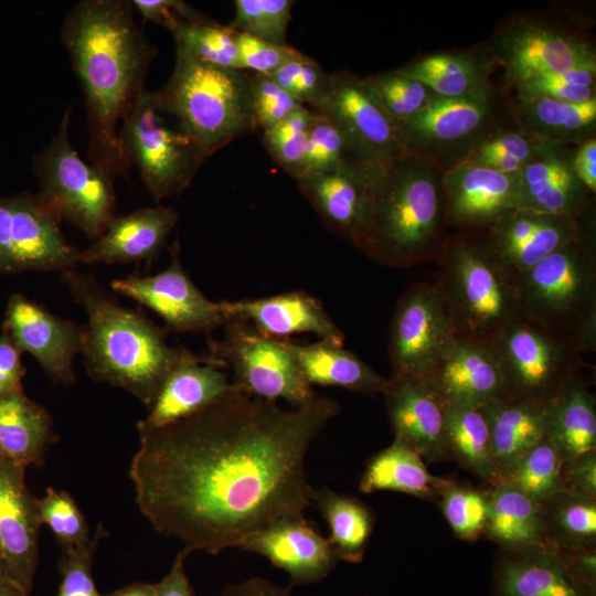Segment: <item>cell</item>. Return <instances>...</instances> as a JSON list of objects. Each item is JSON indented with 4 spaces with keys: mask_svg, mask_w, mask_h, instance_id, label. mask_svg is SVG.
<instances>
[{
    "mask_svg": "<svg viewBox=\"0 0 596 596\" xmlns=\"http://www.w3.org/2000/svg\"><path fill=\"white\" fill-rule=\"evenodd\" d=\"M61 222L38 193L0 196V275L74 269L79 249Z\"/></svg>",
    "mask_w": 596,
    "mask_h": 596,
    "instance_id": "14",
    "label": "cell"
},
{
    "mask_svg": "<svg viewBox=\"0 0 596 596\" xmlns=\"http://www.w3.org/2000/svg\"><path fill=\"white\" fill-rule=\"evenodd\" d=\"M175 43L194 58L221 68L242 70L237 32L207 18L184 23L170 31ZM243 71V70H242Z\"/></svg>",
    "mask_w": 596,
    "mask_h": 596,
    "instance_id": "41",
    "label": "cell"
},
{
    "mask_svg": "<svg viewBox=\"0 0 596 596\" xmlns=\"http://www.w3.org/2000/svg\"><path fill=\"white\" fill-rule=\"evenodd\" d=\"M249 85L256 124L263 131L305 107L270 76L253 73L249 75Z\"/></svg>",
    "mask_w": 596,
    "mask_h": 596,
    "instance_id": "53",
    "label": "cell"
},
{
    "mask_svg": "<svg viewBox=\"0 0 596 596\" xmlns=\"http://www.w3.org/2000/svg\"><path fill=\"white\" fill-rule=\"evenodd\" d=\"M427 380L447 405L482 408L505 397L490 342L455 338Z\"/></svg>",
    "mask_w": 596,
    "mask_h": 596,
    "instance_id": "25",
    "label": "cell"
},
{
    "mask_svg": "<svg viewBox=\"0 0 596 596\" xmlns=\"http://www.w3.org/2000/svg\"><path fill=\"white\" fill-rule=\"evenodd\" d=\"M568 572L587 590L596 594V552L590 546L553 545Z\"/></svg>",
    "mask_w": 596,
    "mask_h": 596,
    "instance_id": "58",
    "label": "cell"
},
{
    "mask_svg": "<svg viewBox=\"0 0 596 596\" xmlns=\"http://www.w3.org/2000/svg\"><path fill=\"white\" fill-rule=\"evenodd\" d=\"M519 178L520 209L575 217L594 214L592 193L576 177L568 146L543 143Z\"/></svg>",
    "mask_w": 596,
    "mask_h": 596,
    "instance_id": "24",
    "label": "cell"
},
{
    "mask_svg": "<svg viewBox=\"0 0 596 596\" xmlns=\"http://www.w3.org/2000/svg\"><path fill=\"white\" fill-rule=\"evenodd\" d=\"M542 146V142L534 141L513 128H503L478 145L459 164L517 174L539 153Z\"/></svg>",
    "mask_w": 596,
    "mask_h": 596,
    "instance_id": "42",
    "label": "cell"
},
{
    "mask_svg": "<svg viewBox=\"0 0 596 596\" xmlns=\"http://www.w3.org/2000/svg\"><path fill=\"white\" fill-rule=\"evenodd\" d=\"M493 63L478 47L417 56L396 71L428 87L434 94L468 97L492 91Z\"/></svg>",
    "mask_w": 596,
    "mask_h": 596,
    "instance_id": "30",
    "label": "cell"
},
{
    "mask_svg": "<svg viewBox=\"0 0 596 596\" xmlns=\"http://www.w3.org/2000/svg\"><path fill=\"white\" fill-rule=\"evenodd\" d=\"M485 532L514 552L552 545L547 542L543 502L505 482H497L489 496Z\"/></svg>",
    "mask_w": 596,
    "mask_h": 596,
    "instance_id": "35",
    "label": "cell"
},
{
    "mask_svg": "<svg viewBox=\"0 0 596 596\" xmlns=\"http://www.w3.org/2000/svg\"><path fill=\"white\" fill-rule=\"evenodd\" d=\"M507 109L513 129L538 142L577 146L596 137V98L585 103L515 99Z\"/></svg>",
    "mask_w": 596,
    "mask_h": 596,
    "instance_id": "29",
    "label": "cell"
},
{
    "mask_svg": "<svg viewBox=\"0 0 596 596\" xmlns=\"http://www.w3.org/2000/svg\"><path fill=\"white\" fill-rule=\"evenodd\" d=\"M220 596H292L290 587H283L262 577H251L227 585Z\"/></svg>",
    "mask_w": 596,
    "mask_h": 596,
    "instance_id": "61",
    "label": "cell"
},
{
    "mask_svg": "<svg viewBox=\"0 0 596 596\" xmlns=\"http://www.w3.org/2000/svg\"><path fill=\"white\" fill-rule=\"evenodd\" d=\"M61 39L85 96L91 163L111 178L125 174L130 164L118 124L143 93L158 49L138 28L126 0L76 2Z\"/></svg>",
    "mask_w": 596,
    "mask_h": 596,
    "instance_id": "2",
    "label": "cell"
},
{
    "mask_svg": "<svg viewBox=\"0 0 596 596\" xmlns=\"http://www.w3.org/2000/svg\"><path fill=\"white\" fill-rule=\"evenodd\" d=\"M563 457L545 436L525 453L497 482L509 483L543 502L561 492Z\"/></svg>",
    "mask_w": 596,
    "mask_h": 596,
    "instance_id": "40",
    "label": "cell"
},
{
    "mask_svg": "<svg viewBox=\"0 0 596 596\" xmlns=\"http://www.w3.org/2000/svg\"><path fill=\"white\" fill-rule=\"evenodd\" d=\"M118 136L127 161L138 169L156 202L183 192L206 158L179 125L166 123L151 91L138 97Z\"/></svg>",
    "mask_w": 596,
    "mask_h": 596,
    "instance_id": "11",
    "label": "cell"
},
{
    "mask_svg": "<svg viewBox=\"0 0 596 596\" xmlns=\"http://www.w3.org/2000/svg\"><path fill=\"white\" fill-rule=\"evenodd\" d=\"M179 214L168 206L143 207L114 216L104 233L85 249L78 263L129 264L151 260L177 225Z\"/></svg>",
    "mask_w": 596,
    "mask_h": 596,
    "instance_id": "27",
    "label": "cell"
},
{
    "mask_svg": "<svg viewBox=\"0 0 596 596\" xmlns=\"http://www.w3.org/2000/svg\"><path fill=\"white\" fill-rule=\"evenodd\" d=\"M221 366L203 361L174 369L161 385L148 415L137 423L139 435L190 417L234 390Z\"/></svg>",
    "mask_w": 596,
    "mask_h": 596,
    "instance_id": "28",
    "label": "cell"
},
{
    "mask_svg": "<svg viewBox=\"0 0 596 596\" xmlns=\"http://www.w3.org/2000/svg\"><path fill=\"white\" fill-rule=\"evenodd\" d=\"M517 100L585 103L596 98V68H572L529 78L514 87Z\"/></svg>",
    "mask_w": 596,
    "mask_h": 596,
    "instance_id": "46",
    "label": "cell"
},
{
    "mask_svg": "<svg viewBox=\"0 0 596 596\" xmlns=\"http://www.w3.org/2000/svg\"><path fill=\"white\" fill-rule=\"evenodd\" d=\"M153 92L160 109L177 119L206 158L258 128L249 75L205 64L180 47L169 79Z\"/></svg>",
    "mask_w": 596,
    "mask_h": 596,
    "instance_id": "7",
    "label": "cell"
},
{
    "mask_svg": "<svg viewBox=\"0 0 596 596\" xmlns=\"http://www.w3.org/2000/svg\"><path fill=\"white\" fill-rule=\"evenodd\" d=\"M104 528L99 524L93 536L83 545L64 550L58 562L62 576L56 596H104L96 588L92 567Z\"/></svg>",
    "mask_w": 596,
    "mask_h": 596,
    "instance_id": "52",
    "label": "cell"
},
{
    "mask_svg": "<svg viewBox=\"0 0 596 596\" xmlns=\"http://www.w3.org/2000/svg\"><path fill=\"white\" fill-rule=\"evenodd\" d=\"M29 592L0 574V596H29Z\"/></svg>",
    "mask_w": 596,
    "mask_h": 596,
    "instance_id": "63",
    "label": "cell"
},
{
    "mask_svg": "<svg viewBox=\"0 0 596 596\" xmlns=\"http://www.w3.org/2000/svg\"><path fill=\"white\" fill-rule=\"evenodd\" d=\"M104 596H159L157 583L135 582Z\"/></svg>",
    "mask_w": 596,
    "mask_h": 596,
    "instance_id": "62",
    "label": "cell"
},
{
    "mask_svg": "<svg viewBox=\"0 0 596 596\" xmlns=\"http://www.w3.org/2000/svg\"><path fill=\"white\" fill-rule=\"evenodd\" d=\"M509 87L543 74L572 68H596L590 38L576 28L539 13H519L502 21L478 47Z\"/></svg>",
    "mask_w": 596,
    "mask_h": 596,
    "instance_id": "8",
    "label": "cell"
},
{
    "mask_svg": "<svg viewBox=\"0 0 596 596\" xmlns=\"http://www.w3.org/2000/svg\"><path fill=\"white\" fill-rule=\"evenodd\" d=\"M26 468L0 455V574L29 593L39 564L42 525Z\"/></svg>",
    "mask_w": 596,
    "mask_h": 596,
    "instance_id": "19",
    "label": "cell"
},
{
    "mask_svg": "<svg viewBox=\"0 0 596 596\" xmlns=\"http://www.w3.org/2000/svg\"><path fill=\"white\" fill-rule=\"evenodd\" d=\"M340 411L327 396L285 408L235 387L190 417L139 435L129 468L137 505L190 553L240 547L275 522L305 515L315 491L307 453Z\"/></svg>",
    "mask_w": 596,
    "mask_h": 596,
    "instance_id": "1",
    "label": "cell"
},
{
    "mask_svg": "<svg viewBox=\"0 0 596 596\" xmlns=\"http://www.w3.org/2000/svg\"><path fill=\"white\" fill-rule=\"evenodd\" d=\"M270 77L301 104L310 105L312 110L328 95L332 84V74L306 54L286 63Z\"/></svg>",
    "mask_w": 596,
    "mask_h": 596,
    "instance_id": "51",
    "label": "cell"
},
{
    "mask_svg": "<svg viewBox=\"0 0 596 596\" xmlns=\"http://www.w3.org/2000/svg\"><path fill=\"white\" fill-rule=\"evenodd\" d=\"M315 111L339 129L351 152L366 164L384 167L405 155L394 123L363 77L345 71L333 73L331 88Z\"/></svg>",
    "mask_w": 596,
    "mask_h": 596,
    "instance_id": "16",
    "label": "cell"
},
{
    "mask_svg": "<svg viewBox=\"0 0 596 596\" xmlns=\"http://www.w3.org/2000/svg\"><path fill=\"white\" fill-rule=\"evenodd\" d=\"M236 43L242 70L266 76H272L286 63L304 54L288 44H275L240 32Z\"/></svg>",
    "mask_w": 596,
    "mask_h": 596,
    "instance_id": "54",
    "label": "cell"
},
{
    "mask_svg": "<svg viewBox=\"0 0 596 596\" xmlns=\"http://www.w3.org/2000/svg\"><path fill=\"white\" fill-rule=\"evenodd\" d=\"M365 85L392 121H404L416 115L434 93L396 70L363 77Z\"/></svg>",
    "mask_w": 596,
    "mask_h": 596,
    "instance_id": "44",
    "label": "cell"
},
{
    "mask_svg": "<svg viewBox=\"0 0 596 596\" xmlns=\"http://www.w3.org/2000/svg\"><path fill=\"white\" fill-rule=\"evenodd\" d=\"M481 409L489 424L499 480L546 436L549 404L502 397Z\"/></svg>",
    "mask_w": 596,
    "mask_h": 596,
    "instance_id": "32",
    "label": "cell"
},
{
    "mask_svg": "<svg viewBox=\"0 0 596 596\" xmlns=\"http://www.w3.org/2000/svg\"><path fill=\"white\" fill-rule=\"evenodd\" d=\"M316 111L304 107L263 131V143L270 157L295 180L302 173L309 129Z\"/></svg>",
    "mask_w": 596,
    "mask_h": 596,
    "instance_id": "47",
    "label": "cell"
},
{
    "mask_svg": "<svg viewBox=\"0 0 596 596\" xmlns=\"http://www.w3.org/2000/svg\"><path fill=\"white\" fill-rule=\"evenodd\" d=\"M553 502L547 526L554 533L552 545L563 547L586 546L596 536L595 499L558 492L547 499Z\"/></svg>",
    "mask_w": 596,
    "mask_h": 596,
    "instance_id": "43",
    "label": "cell"
},
{
    "mask_svg": "<svg viewBox=\"0 0 596 596\" xmlns=\"http://www.w3.org/2000/svg\"><path fill=\"white\" fill-rule=\"evenodd\" d=\"M141 15L142 22H152L169 31L184 23L196 22L206 17L191 4L181 0H134L130 1Z\"/></svg>",
    "mask_w": 596,
    "mask_h": 596,
    "instance_id": "55",
    "label": "cell"
},
{
    "mask_svg": "<svg viewBox=\"0 0 596 596\" xmlns=\"http://www.w3.org/2000/svg\"><path fill=\"white\" fill-rule=\"evenodd\" d=\"M312 502L328 524L339 560L360 563L373 531L372 511L361 500L327 487L313 491Z\"/></svg>",
    "mask_w": 596,
    "mask_h": 596,
    "instance_id": "38",
    "label": "cell"
},
{
    "mask_svg": "<svg viewBox=\"0 0 596 596\" xmlns=\"http://www.w3.org/2000/svg\"><path fill=\"white\" fill-rule=\"evenodd\" d=\"M520 315L566 337L584 355L596 349L595 225L518 274Z\"/></svg>",
    "mask_w": 596,
    "mask_h": 596,
    "instance_id": "6",
    "label": "cell"
},
{
    "mask_svg": "<svg viewBox=\"0 0 596 596\" xmlns=\"http://www.w3.org/2000/svg\"><path fill=\"white\" fill-rule=\"evenodd\" d=\"M281 341L311 386H334L365 395L382 394L386 377L343 345L326 340L310 344H298L287 339Z\"/></svg>",
    "mask_w": 596,
    "mask_h": 596,
    "instance_id": "33",
    "label": "cell"
},
{
    "mask_svg": "<svg viewBox=\"0 0 596 596\" xmlns=\"http://www.w3.org/2000/svg\"><path fill=\"white\" fill-rule=\"evenodd\" d=\"M61 280L87 316L82 354L93 380L126 390L149 408L179 365L203 361L225 366L211 355L169 345L166 330L120 305L94 275L70 269L61 273Z\"/></svg>",
    "mask_w": 596,
    "mask_h": 596,
    "instance_id": "3",
    "label": "cell"
},
{
    "mask_svg": "<svg viewBox=\"0 0 596 596\" xmlns=\"http://www.w3.org/2000/svg\"><path fill=\"white\" fill-rule=\"evenodd\" d=\"M561 492L595 499L596 497V453H589L570 460H563L561 469Z\"/></svg>",
    "mask_w": 596,
    "mask_h": 596,
    "instance_id": "56",
    "label": "cell"
},
{
    "mask_svg": "<svg viewBox=\"0 0 596 596\" xmlns=\"http://www.w3.org/2000/svg\"><path fill=\"white\" fill-rule=\"evenodd\" d=\"M294 3L291 0H236L235 15L228 25L236 32L286 45Z\"/></svg>",
    "mask_w": 596,
    "mask_h": 596,
    "instance_id": "45",
    "label": "cell"
},
{
    "mask_svg": "<svg viewBox=\"0 0 596 596\" xmlns=\"http://www.w3.org/2000/svg\"><path fill=\"white\" fill-rule=\"evenodd\" d=\"M190 552L182 547L167 575L157 582L159 596H194L193 587L187 576L184 564Z\"/></svg>",
    "mask_w": 596,
    "mask_h": 596,
    "instance_id": "59",
    "label": "cell"
},
{
    "mask_svg": "<svg viewBox=\"0 0 596 596\" xmlns=\"http://www.w3.org/2000/svg\"><path fill=\"white\" fill-rule=\"evenodd\" d=\"M210 349L211 356L232 368L234 387L248 396L281 400L292 407L317 396L283 341L263 336L244 321L227 320L223 339L210 342Z\"/></svg>",
    "mask_w": 596,
    "mask_h": 596,
    "instance_id": "13",
    "label": "cell"
},
{
    "mask_svg": "<svg viewBox=\"0 0 596 596\" xmlns=\"http://www.w3.org/2000/svg\"><path fill=\"white\" fill-rule=\"evenodd\" d=\"M57 436L50 413L24 392L0 397V455L21 465L41 467Z\"/></svg>",
    "mask_w": 596,
    "mask_h": 596,
    "instance_id": "34",
    "label": "cell"
},
{
    "mask_svg": "<svg viewBox=\"0 0 596 596\" xmlns=\"http://www.w3.org/2000/svg\"><path fill=\"white\" fill-rule=\"evenodd\" d=\"M354 161L360 160L351 152L339 129L316 113L308 134L301 175L336 170Z\"/></svg>",
    "mask_w": 596,
    "mask_h": 596,
    "instance_id": "50",
    "label": "cell"
},
{
    "mask_svg": "<svg viewBox=\"0 0 596 596\" xmlns=\"http://www.w3.org/2000/svg\"><path fill=\"white\" fill-rule=\"evenodd\" d=\"M38 504L42 524L51 529L63 551L81 546L91 539L86 519L67 491L50 487L44 497L38 499Z\"/></svg>",
    "mask_w": 596,
    "mask_h": 596,
    "instance_id": "48",
    "label": "cell"
},
{
    "mask_svg": "<svg viewBox=\"0 0 596 596\" xmlns=\"http://www.w3.org/2000/svg\"><path fill=\"white\" fill-rule=\"evenodd\" d=\"M546 436L563 460L596 449V405L581 372L570 377L549 404Z\"/></svg>",
    "mask_w": 596,
    "mask_h": 596,
    "instance_id": "36",
    "label": "cell"
},
{
    "mask_svg": "<svg viewBox=\"0 0 596 596\" xmlns=\"http://www.w3.org/2000/svg\"><path fill=\"white\" fill-rule=\"evenodd\" d=\"M238 549L259 554L285 571L291 586L318 583L340 562L329 539L305 515L275 522L248 538Z\"/></svg>",
    "mask_w": 596,
    "mask_h": 596,
    "instance_id": "21",
    "label": "cell"
},
{
    "mask_svg": "<svg viewBox=\"0 0 596 596\" xmlns=\"http://www.w3.org/2000/svg\"><path fill=\"white\" fill-rule=\"evenodd\" d=\"M445 429L447 451L475 475L498 480L490 428L481 408L446 404Z\"/></svg>",
    "mask_w": 596,
    "mask_h": 596,
    "instance_id": "39",
    "label": "cell"
},
{
    "mask_svg": "<svg viewBox=\"0 0 596 596\" xmlns=\"http://www.w3.org/2000/svg\"><path fill=\"white\" fill-rule=\"evenodd\" d=\"M443 513L461 539L475 540L485 532L489 514V496L450 481L440 490Z\"/></svg>",
    "mask_w": 596,
    "mask_h": 596,
    "instance_id": "49",
    "label": "cell"
},
{
    "mask_svg": "<svg viewBox=\"0 0 596 596\" xmlns=\"http://www.w3.org/2000/svg\"><path fill=\"white\" fill-rule=\"evenodd\" d=\"M502 561L496 571V596H596L568 572L553 545Z\"/></svg>",
    "mask_w": 596,
    "mask_h": 596,
    "instance_id": "31",
    "label": "cell"
},
{
    "mask_svg": "<svg viewBox=\"0 0 596 596\" xmlns=\"http://www.w3.org/2000/svg\"><path fill=\"white\" fill-rule=\"evenodd\" d=\"M72 105L63 114L58 131L33 160L40 198L63 220L88 238L100 236L115 216L113 178L84 162L70 141Z\"/></svg>",
    "mask_w": 596,
    "mask_h": 596,
    "instance_id": "9",
    "label": "cell"
},
{
    "mask_svg": "<svg viewBox=\"0 0 596 596\" xmlns=\"http://www.w3.org/2000/svg\"><path fill=\"white\" fill-rule=\"evenodd\" d=\"M380 168L354 161L336 170L302 174L296 182L326 226L352 241Z\"/></svg>",
    "mask_w": 596,
    "mask_h": 596,
    "instance_id": "26",
    "label": "cell"
},
{
    "mask_svg": "<svg viewBox=\"0 0 596 596\" xmlns=\"http://www.w3.org/2000/svg\"><path fill=\"white\" fill-rule=\"evenodd\" d=\"M455 338L438 283L411 286L391 320L387 353L393 374L427 379Z\"/></svg>",
    "mask_w": 596,
    "mask_h": 596,
    "instance_id": "15",
    "label": "cell"
},
{
    "mask_svg": "<svg viewBox=\"0 0 596 596\" xmlns=\"http://www.w3.org/2000/svg\"><path fill=\"white\" fill-rule=\"evenodd\" d=\"M573 168L582 184L596 193V137L577 145L573 151Z\"/></svg>",
    "mask_w": 596,
    "mask_h": 596,
    "instance_id": "60",
    "label": "cell"
},
{
    "mask_svg": "<svg viewBox=\"0 0 596 596\" xmlns=\"http://www.w3.org/2000/svg\"><path fill=\"white\" fill-rule=\"evenodd\" d=\"M226 318L244 321L265 337L285 340L297 333H312L320 340L344 343V334L316 297L289 291L268 297L223 300Z\"/></svg>",
    "mask_w": 596,
    "mask_h": 596,
    "instance_id": "23",
    "label": "cell"
},
{
    "mask_svg": "<svg viewBox=\"0 0 596 596\" xmlns=\"http://www.w3.org/2000/svg\"><path fill=\"white\" fill-rule=\"evenodd\" d=\"M448 482L433 476L415 449L394 438L390 446L369 460L359 489L364 493L387 490L429 498L439 494Z\"/></svg>",
    "mask_w": 596,
    "mask_h": 596,
    "instance_id": "37",
    "label": "cell"
},
{
    "mask_svg": "<svg viewBox=\"0 0 596 596\" xmlns=\"http://www.w3.org/2000/svg\"><path fill=\"white\" fill-rule=\"evenodd\" d=\"M490 343L508 398L550 404L565 382L584 366L583 356L566 337L521 315Z\"/></svg>",
    "mask_w": 596,
    "mask_h": 596,
    "instance_id": "12",
    "label": "cell"
},
{
    "mask_svg": "<svg viewBox=\"0 0 596 596\" xmlns=\"http://www.w3.org/2000/svg\"><path fill=\"white\" fill-rule=\"evenodd\" d=\"M443 173L432 162L408 153L381 167L351 242L387 267L435 262L449 233Z\"/></svg>",
    "mask_w": 596,
    "mask_h": 596,
    "instance_id": "4",
    "label": "cell"
},
{
    "mask_svg": "<svg viewBox=\"0 0 596 596\" xmlns=\"http://www.w3.org/2000/svg\"><path fill=\"white\" fill-rule=\"evenodd\" d=\"M179 251L175 242L170 264L162 272L115 279L111 289L156 312L166 331L210 332L226 322L221 301L210 300L194 285L182 267Z\"/></svg>",
    "mask_w": 596,
    "mask_h": 596,
    "instance_id": "17",
    "label": "cell"
},
{
    "mask_svg": "<svg viewBox=\"0 0 596 596\" xmlns=\"http://www.w3.org/2000/svg\"><path fill=\"white\" fill-rule=\"evenodd\" d=\"M382 394L395 438L429 460L447 453L446 404L427 379L392 374Z\"/></svg>",
    "mask_w": 596,
    "mask_h": 596,
    "instance_id": "22",
    "label": "cell"
},
{
    "mask_svg": "<svg viewBox=\"0 0 596 596\" xmlns=\"http://www.w3.org/2000/svg\"><path fill=\"white\" fill-rule=\"evenodd\" d=\"M435 262L456 338L491 342L520 316L518 275L480 231L449 232Z\"/></svg>",
    "mask_w": 596,
    "mask_h": 596,
    "instance_id": "5",
    "label": "cell"
},
{
    "mask_svg": "<svg viewBox=\"0 0 596 596\" xmlns=\"http://www.w3.org/2000/svg\"><path fill=\"white\" fill-rule=\"evenodd\" d=\"M519 174L469 164L445 171L441 185L448 231H482L504 214L520 209Z\"/></svg>",
    "mask_w": 596,
    "mask_h": 596,
    "instance_id": "20",
    "label": "cell"
},
{
    "mask_svg": "<svg viewBox=\"0 0 596 596\" xmlns=\"http://www.w3.org/2000/svg\"><path fill=\"white\" fill-rule=\"evenodd\" d=\"M21 352L30 353L56 383L73 385L75 356L85 343V326L52 313L22 294L10 296L2 323Z\"/></svg>",
    "mask_w": 596,
    "mask_h": 596,
    "instance_id": "18",
    "label": "cell"
},
{
    "mask_svg": "<svg viewBox=\"0 0 596 596\" xmlns=\"http://www.w3.org/2000/svg\"><path fill=\"white\" fill-rule=\"evenodd\" d=\"M21 351L6 332L0 333V397L23 391L26 370Z\"/></svg>",
    "mask_w": 596,
    "mask_h": 596,
    "instance_id": "57",
    "label": "cell"
},
{
    "mask_svg": "<svg viewBox=\"0 0 596 596\" xmlns=\"http://www.w3.org/2000/svg\"><path fill=\"white\" fill-rule=\"evenodd\" d=\"M498 93L448 98L434 94L413 117L395 123L405 153L444 172L461 163L483 140L503 129L498 121Z\"/></svg>",
    "mask_w": 596,
    "mask_h": 596,
    "instance_id": "10",
    "label": "cell"
}]
</instances>
